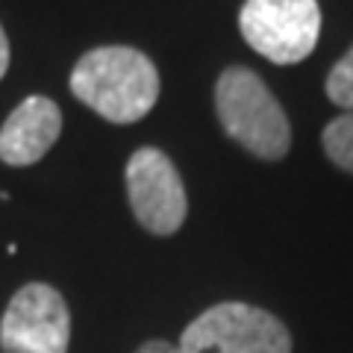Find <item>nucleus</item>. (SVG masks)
<instances>
[{
  "mask_svg": "<svg viewBox=\"0 0 353 353\" xmlns=\"http://www.w3.org/2000/svg\"><path fill=\"white\" fill-rule=\"evenodd\" d=\"M321 145L336 168L353 174V112H341L330 121L321 132Z\"/></svg>",
  "mask_w": 353,
  "mask_h": 353,
  "instance_id": "6e6552de",
  "label": "nucleus"
},
{
  "mask_svg": "<svg viewBox=\"0 0 353 353\" xmlns=\"http://www.w3.org/2000/svg\"><path fill=\"white\" fill-rule=\"evenodd\" d=\"M136 353H183L180 345H171V341H162V339H150L145 341Z\"/></svg>",
  "mask_w": 353,
  "mask_h": 353,
  "instance_id": "9d476101",
  "label": "nucleus"
},
{
  "mask_svg": "<svg viewBox=\"0 0 353 353\" xmlns=\"http://www.w3.org/2000/svg\"><path fill=\"white\" fill-rule=\"evenodd\" d=\"M71 312L48 283H27L0 318V353H68Z\"/></svg>",
  "mask_w": 353,
  "mask_h": 353,
  "instance_id": "39448f33",
  "label": "nucleus"
},
{
  "mask_svg": "<svg viewBox=\"0 0 353 353\" xmlns=\"http://www.w3.org/2000/svg\"><path fill=\"white\" fill-rule=\"evenodd\" d=\"M183 353H292V333L268 309L227 301L201 312L180 336Z\"/></svg>",
  "mask_w": 353,
  "mask_h": 353,
  "instance_id": "7ed1b4c3",
  "label": "nucleus"
},
{
  "mask_svg": "<svg viewBox=\"0 0 353 353\" xmlns=\"http://www.w3.org/2000/svg\"><path fill=\"white\" fill-rule=\"evenodd\" d=\"M6 68H9V39H6L3 27H0V80H3Z\"/></svg>",
  "mask_w": 353,
  "mask_h": 353,
  "instance_id": "9b49d317",
  "label": "nucleus"
},
{
  "mask_svg": "<svg viewBox=\"0 0 353 353\" xmlns=\"http://www.w3.org/2000/svg\"><path fill=\"white\" fill-rule=\"evenodd\" d=\"M127 197L136 221L153 236H174L189 215L180 171L159 148H139L130 157Z\"/></svg>",
  "mask_w": 353,
  "mask_h": 353,
  "instance_id": "423d86ee",
  "label": "nucleus"
},
{
  "mask_svg": "<svg viewBox=\"0 0 353 353\" xmlns=\"http://www.w3.org/2000/svg\"><path fill=\"white\" fill-rule=\"evenodd\" d=\"M71 92L112 124H136L157 106L159 71L141 50L106 44L74 65Z\"/></svg>",
  "mask_w": 353,
  "mask_h": 353,
  "instance_id": "f257e3e1",
  "label": "nucleus"
},
{
  "mask_svg": "<svg viewBox=\"0 0 353 353\" xmlns=\"http://www.w3.org/2000/svg\"><path fill=\"white\" fill-rule=\"evenodd\" d=\"M215 115L227 136L256 159L277 162L292 148V127L280 101L245 65H233L218 77Z\"/></svg>",
  "mask_w": 353,
  "mask_h": 353,
  "instance_id": "f03ea898",
  "label": "nucleus"
},
{
  "mask_svg": "<svg viewBox=\"0 0 353 353\" xmlns=\"http://www.w3.org/2000/svg\"><path fill=\"white\" fill-rule=\"evenodd\" d=\"M62 132V112L50 97L32 94L12 109V115L0 127V162L12 168L36 165L44 153L57 145Z\"/></svg>",
  "mask_w": 353,
  "mask_h": 353,
  "instance_id": "0eeeda50",
  "label": "nucleus"
},
{
  "mask_svg": "<svg viewBox=\"0 0 353 353\" xmlns=\"http://www.w3.org/2000/svg\"><path fill=\"white\" fill-rule=\"evenodd\" d=\"M324 92L336 106H341L345 112H353V44L345 57L333 65V71L327 74Z\"/></svg>",
  "mask_w": 353,
  "mask_h": 353,
  "instance_id": "1a4fd4ad",
  "label": "nucleus"
},
{
  "mask_svg": "<svg viewBox=\"0 0 353 353\" xmlns=\"http://www.w3.org/2000/svg\"><path fill=\"white\" fill-rule=\"evenodd\" d=\"M239 30L253 50L274 65H297L321 36L318 0H245Z\"/></svg>",
  "mask_w": 353,
  "mask_h": 353,
  "instance_id": "20e7f679",
  "label": "nucleus"
}]
</instances>
